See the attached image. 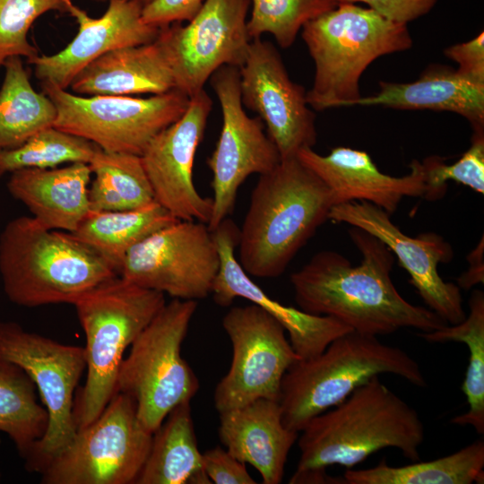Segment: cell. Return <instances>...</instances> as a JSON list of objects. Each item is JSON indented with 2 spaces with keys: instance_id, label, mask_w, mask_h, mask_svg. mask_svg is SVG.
Here are the masks:
<instances>
[{
  "instance_id": "2",
  "label": "cell",
  "mask_w": 484,
  "mask_h": 484,
  "mask_svg": "<svg viewBox=\"0 0 484 484\" xmlns=\"http://www.w3.org/2000/svg\"><path fill=\"white\" fill-rule=\"evenodd\" d=\"M299 460L290 484L344 483L326 468L351 469L370 454L393 447L419 460L425 428L417 411L374 376L340 404L318 414L300 431Z\"/></svg>"
},
{
  "instance_id": "41",
  "label": "cell",
  "mask_w": 484,
  "mask_h": 484,
  "mask_svg": "<svg viewBox=\"0 0 484 484\" xmlns=\"http://www.w3.org/2000/svg\"><path fill=\"white\" fill-rule=\"evenodd\" d=\"M484 243L483 236L477 246L468 255L467 260L470 266L467 272H463L458 279V287L463 290H470L478 283L484 281V262H483Z\"/></svg>"
},
{
  "instance_id": "20",
  "label": "cell",
  "mask_w": 484,
  "mask_h": 484,
  "mask_svg": "<svg viewBox=\"0 0 484 484\" xmlns=\"http://www.w3.org/2000/svg\"><path fill=\"white\" fill-rule=\"evenodd\" d=\"M212 233L220 255V269L211 293L216 304L229 307L236 298H243L257 305L288 332L290 342L301 359L320 354L334 339L352 331L333 317L309 314L270 298L235 257L239 229L232 220L224 219Z\"/></svg>"
},
{
  "instance_id": "14",
  "label": "cell",
  "mask_w": 484,
  "mask_h": 484,
  "mask_svg": "<svg viewBox=\"0 0 484 484\" xmlns=\"http://www.w3.org/2000/svg\"><path fill=\"white\" fill-rule=\"evenodd\" d=\"M250 3L204 0L186 25L160 27L157 39L173 69L176 90L190 98L220 67L243 65L252 40L246 20Z\"/></svg>"
},
{
  "instance_id": "37",
  "label": "cell",
  "mask_w": 484,
  "mask_h": 484,
  "mask_svg": "<svg viewBox=\"0 0 484 484\" xmlns=\"http://www.w3.org/2000/svg\"><path fill=\"white\" fill-rule=\"evenodd\" d=\"M203 469L212 483L255 484L246 463L220 446L202 453Z\"/></svg>"
},
{
  "instance_id": "26",
  "label": "cell",
  "mask_w": 484,
  "mask_h": 484,
  "mask_svg": "<svg viewBox=\"0 0 484 484\" xmlns=\"http://www.w3.org/2000/svg\"><path fill=\"white\" fill-rule=\"evenodd\" d=\"M136 484L212 483L203 469L190 402L176 406L152 435Z\"/></svg>"
},
{
  "instance_id": "21",
  "label": "cell",
  "mask_w": 484,
  "mask_h": 484,
  "mask_svg": "<svg viewBox=\"0 0 484 484\" xmlns=\"http://www.w3.org/2000/svg\"><path fill=\"white\" fill-rule=\"evenodd\" d=\"M297 157L326 186L334 205L366 201L392 215L404 197H423L426 190L418 160L410 164V173L393 177L380 171L367 152L349 147H335L327 155L305 148Z\"/></svg>"
},
{
  "instance_id": "5",
  "label": "cell",
  "mask_w": 484,
  "mask_h": 484,
  "mask_svg": "<svg viewBox=\"0 0 484 484\" xmlns=\"http://www.w3.org/2000/svg\"><path fill=\"white\" fill-rule=\"evenodd\" d=\"M301 30L315 64L306 99L316 111L358 105L362 97L359 80L367 66L379 56L412 45L407 24L351 3L337 4Z\"/></svg>"
},
{
  "instance_id": "27",
  "label": "cell",
  "mask_w": 484,
  "mask_h": 484,
  "mask_svg": "<svg viewBox=\"0 0 484 484\" xmlns=\"http://www.w3.org/2000/svg\"><path fill=\"white\" fill-rule=\"evenodd\" d=\"M178 220L156 201L131 210L91 211L71 234L118 272L136 244Z\"/></svg>"
},
{
  "instance_id": "25",
  "label": "cell",
  "mask_w": 484,
  "mask_h": 484,
  "mask_svg": "<svg viewBox=\"0 0 484 484\" xmlns=\"http://www.w3.org/2000/svg\"><path fill=\"white\" fill-rule=\"evenodd\" d=\"M358 105L454 112L473 131L484 130V82L444 65L426 69L414 82H379V91L361 97Z\"/></svg>"
},
{
  "instance_id": "12",
  "label": "cell",
  "mask_w": 484,
  "mask_h": 484,
  "mask_svg": "<svg viewBox=\"0 0 484 484\" xmlns=\"http://www.w3.org/2000/svg\"><path fill=\"white\" fill-rule=\"evenodd\" d=\"M219 269L220 255L208 225L178 220L132 247L118 276L174 298L197 301L212 293Z\"/></svg>"
},
{
  "instance_id": "42",
  "label": "cell",
  "mask_w": 484,
  "mask_h": 484,
  "mask_svg": "<svg viewBox=\"0 0 484 484\" xmlns=\"http://www.w3.org/2000/svg\"><path fill=\"white\" fill-rule=\"evenodd\" d=\"M91 1H97V2H103V1H107V0H91ZM139 1L143 6L150 4L151 2H152L153 0H137Z\"/></svg>"
},
{
  "instance_id": "4",
  "label": "cell",
  "mask_w": 484,
  "mask_h": 484,
  "mask_svg": "<svg viewBox=\"0 0 484 484\" xmlns=\"http://www.w3.org/2000/svg\"><path fill=\"white\" fill-rule=\"evenodd\" d=\"M0 275L11 302L36 307L73 305L117 273L71 233L20 216L9 220L0 234Z\"/></svg>"
},
{
  "instance_id": "28",
  "label": "cell",
  "mask_w": 484,
  "mask_h": 484,
  "mask_svg": "<svg viewBox=\"0 0 484 484\" xmlns=\"http://www.w3.org/2000/svg\"><path fill=\"white\" fill-rule=\"evenodd\" d=\"M3 67L0 151L17 148L36 133L53 126L57 115L52 100L32 87L22 57H10Z\"/></svg>"
},
{
  "instance_id": "39",
  "label": "cell",
  "mask_w": 484,
  "mask_h": 484,
  "mask_svg": "<svg viewBox=\"0 0 484 484\" xmlns=\"http://www.w3.org/2000/svg\"><path fill=\"white\" fill-rule=\"evenodd\" d=\"M339 3H365L368 8L392 21L408 24L428 13L438 0H331Z\"/></svg>"
},
{
  "instance_id": "16",
  "label": "cell",
  "mask_w": 484,
  "mask_h": 484,
  "mask_svg": "<svg viewBox=\"0 0 484 484\" xmlns=\"http://www.w3.org/2000/svg\"><path fill=\"white\" fill-rule=\"evenodd\" d=\"M328 220L359 228L380 239L410 274V282L430 310L448 324L465 319L460 288L438 273L439 264L454 257L451 245L441 236L428 232L410 237L392 221L391 215L366 201L333 205Z\"/></svg>"
},
{
  "instance_id": "3",
  "label": "cell",
  "mask_w": 484,
  "mask_h": 484,
  "mask_svg": "<svg viewBox=\"0 0 484 484\" xmlns=\"http://www.w3.org/2000/svg\"><path fill=\"white\" fill-rule=\"evenodd\" d=\"M334 205L320 178L298 158L259 175L238 237V263L249 275H281Z\"/></svg>"
},
{
  "instance_id": "15",
  "label": "cell",
  "mask_w": 484,
  "mask_h": 484,
  "mask_svg": "<svg viewBox=\"0 0 484 484\" xmlns=\"http://www.w3.org/2000/svg\"><path fill=\"white\" fill-rule=\"evenodd\" d=\"M221 108L222 127L216 147L207 160L212 173V231L234 210L238 190L252 174H265L281 161L279 151L264 132L262 120L243 109L239 68L223 65L210 77Z\"/></svg>"
},
{
  "instance_id": "11",
  "label": "cell",
  "mask_w": 484,
  "mask_h": 484,
  "mask_svg": "<svg viewBox=\"0 0 484 484\" xmlns=\"http://www.w3.org/2000/svg\"><path fill=\"white\" fill-rule=\"evenodd\" d=\"M0 361L28 374L47 409L46 433L24 458L27 471L40 473L76 434L73 394L86 370L84 348L28 332L16 322L0 321Z\"/></svg>"
},
{
  "instance_id": "35",
  "label": "cell",
  "mask_w": 484,
  "mask_h": 484,
  "mask_svg": "<svg viewBox=\"0 0 484 484\" xmlns=\"http://www.w3.org/2000/svg\"><path fill=\"white\" fill-rule=\"evenodd\" d=\"M51 11L66 13L65 0H0V68L10 57L30 63L39 55L28 33L38 18Z\"/></svg>"
},
{
  "instance_id": "17",
  "label": "cell",
  "mask_w": 484,
  "mask_h": 484,
  "mask_svg": "<svg viewBox=\"0 0 484 484\" xmlns=\"http://www.w3.org/2000/svg\"><path fill=\"white\" fill-rule=\"evenodd\" d=\"M242 104L267 128L281 160L296 157L316 143L315 116L304 88L292 82L276 48L261 38L251 40L239 67Z\"/></svg>"
},
{
  "instance_id": "9",
  "label": "cell",
  "mask_w": 484,
  "mask_h": 484,
  "mask_svg": "<svg viewBox=\"0 0 484 484\" xmlns=\"http://www.w3.org/2000/svg\"><path fill=\"white\" fill-rule=\"evenodd\" d=\"M153 433L129 395L116 392L101 414L41 471L43 484H132L148 457Z\"/></svg>"
},
{
  "instance_id": "31",
  "label": "cell",
  "mask_w": 484,
  "mask_h": 484,
  "mask_svg": "<svg viewBox=\"0 0 484 484\" xmlns=\"http://www.w3.org/2000/svg\"><path fill=\"white\" fill-rule=\"evenodd\" d=\"M470 314L463 321L418 335L428 342L457 341L467 345L469 365L462 385L469 410L452 419V423L471 426L484 433V293L475 290L469 299Z\"/></svg>"
},
{
  "instance_id": "29",
  "label": "cell",
  "mask_w": 484,
  "mask_h": 484,
  "mask_svg": "<svg viewBox=\"0 0 484 484\" xmlns=\"http://www.w3.org/2000/svg\"><path fill=\"white\" fill-rule=\"evenodd\" d=\"M484 442L478 440L461 450L429 462L391 466L385 460L376 466L348 469L345 484H471L484 480Z\"/></svg>"
},
{
  "instance_id": "18",
  "label": "cell",
  "mask_w": 484,
  "mask_h": 484,
  "mask_svg": "<svg viewBox=\"0 0 484 484\" xmlns=\"http://www.w3.org/2000/svg\"><path fill=\"white\" fill-rule=\"evenodd\" d=\"M212 107L204 89L190 97L185 113L156 134L141 155L154 200L177 220L208 224L212 216V199L199 194L193 177Z\"/></svg>"
},
{
  "instance_id": "36",
  "label": "cell",
  "mask_w": 484,
  "mask_h": 484,
  "mask_svg": "<svg viewBox=\"0 0 484 484\" xmlns=\"http://www.w3.org/2000/svg\"><path fill=\"white\" fill-rule=\"evenodd\" d=\"M425 169L426 190L423 197L437 200L446 192V183L455 181L484 194V130L473 131L470 148L451 165L436 156L422 161Z\"/></svg>"
},
{
  "instance_id": "10",
  "label": "cell",
  "mask_w": 484,
  "mask_h": 484,
  "mask_svg": "<svg viewBox=\"0 0 484 484\" xmlns=\"http://www.w3.org/2000/svg\"><path fill=\"white\" fill-rule=\"evenodd\" d=\"M42 92L54 103V127L84 138L108 152L141 156L151 140L186 111L189 97L177 90L135 98L80 96L48 82Z\"/></svg>"
},
{
  "instance_id": "23",
  "label": "cell",
  "mask_w": 484,
  "mask_h": 484,
  "mask_svg": "<svg viewBox=\"0 0 484 484\" xmlns=\"http://www.w3.org/2000/svg\"><path fill=\"white\" fill-rule=\"evenodd\" d=\"M10 174L6 186L11 195L47 229L72 233L91 212L88 192L92 172L87 163L22 169Z\"/></svg>"
},
{
  "instance_id": "32",
  "label": "cell",
  "mask_w": 484,
  "mask_h": 484,
  "mask_svg": "<svg viewBox=\"0 0 484 484\" xmlns=\"http://www.w3.org/2000/svg\"><path fill=\"white\" fill-rule=\"evenodd\" d=\"M48 424L47 409L36 396V385L15 364L0 361V431L13 442L24 459L44 436Z\"/></svg>"
},
{
  "instance_id": "1",
  "label": "cell",
  "mask_w": 484,
  "mask_h": 484,
  "mask_svg": "<svg viewBox=\"0 0 484 484\" xmlns=\"http://www.w3.org/2000/svg\"><path fill=\"white\" fill-rule=\"evenodd\" d=\"M349 235L362 255L359 265L338 252L323 250L290 275L301 310L375 336L402 328L428 333L448 324L428 307L402 297L391 279L394 255L385 244L357 227L351 226Z\"/></svg>"
},
{
  "instance_id": "30",
  "label": "cell",
  "mask_w": 484,
  "mask_h": 484,
  "mask_svg": "<svg viewBox=\"0 0 484 484\" xmlns=\"http://www.w3.org/2000/svg\"><path fill=\"white\" fill-rule=\"evenodd\" d=\"M89 165L94 175L88 192L91 211L131 210L155 201L141 156L99 148Z\"/></svg>"
},
{
  "instance_id": "22",
  "label": "cell",
  "mask_w": 484,
  "mask_h": 484,
  "mask_svg": "<svg viewBox=\"0 0 484 484\" xmlns=\"http://www.w3.org/2000/svg\"><path fill=\"white\" fill-rule=\"evenodd\" d=\"M219 413V436L226 450L256 469L263 483H281L298 432L284 426L279 402L260 398Z\"/></svg>"
},
{
  "instance_id": "24",
  "label": "cell",
  "mask_w": 484,
  "mask_h": 484,
  "mask_svg": "<svg viewBox=\"0 0 484 484\" xmlns=\"http://www.w3.org/2000/svg\"><path fill=\"white\" fill-rule=\"evenodd\" d=\"M80 95L162 94L176 90L173 69L156 39L109 51L86 65L69 86Z\"/></svg>"
},
{
  "instance_id": "7",
  "label": "cell",
  "mask_w": 484,
  "mask_h": 484,
  "mask_svg": "<svg viewBox=\"0 0 484 484\" xmlns=\"http://www.w3.org/2000/svg\"><path fill=\"white\" fill-rule=\"evenodd\" d=\"M163 293L116 275L73 305L84 331L86 381L74 403L77 430L93 422L116 393L124 353L165 306Z\"/></svg>"
},
{
  "instance_id": "13",
  "label": "cell",
  "mask_w": 484,
  "mask_h": 484,
  "mask_svg": "<svg viewBox=\"0 0 484 484\" xmlns=\"http://www.w3.org/2000/svg\"><path fill=\"white\" fill-rule=\"evenodd\" d=\"M222 326L231 341L232 360L214 391L216 410L221 412L260 398L279 401L285 373L301 359L283 326L253 303L230 308Z\"/></svg>"
},
{
  "instance_id": "33",
  "label": "cell",
  "mask_w": 484,
  "mask_h": 484,
  "mask_svg": "<svg viewBox=\"0 0 484 484\" xmlns=\"http://www.w3.org/2000/svg\"><path fill=\"white\" fill-rule=\"evenodd\" d=\"M99 147L54 126L47 127L21 146L0 151V177L22 169H51L63 163L89 164Z\"/></svg>"
},
{
  "instance_id": "34",
  "label": "cell",
  "mask_w": 484,
  "mask_h": 484,
  "mask_svg": "<svg viewBox=\"0 0 484 484\" xmlns=\"http://www.w3.org/2000/svg\"><path fill=\"white\" fill-rule=\"evenodd\" d=\"M252 10L247 21L251 39L272 35L282 48H290L304 24L333 8L331 0H250Z\"/></svg>"
},
{
  "instance_id": "6",
  "label": "cell",
  "mask_w": 484,
  "mask_h": 484,
  "mask_svg": "<svg viewBox=\"0 0 484 484\" xmlns=\"http://www.w3.org/2000/svg\"><path fill=\"white\" fill-rule=\"evenodd\" d=\"M382 374L418 387L427 385L418 362L402 349L355 331L337 337L320 354L299 359L285 373L278 401L284 426L300 432L311 419Z\"/></svg>"
},
{
  "instance_id": "8",
  "label": "cell",
  "mask_w": 484,
  "mask_h": 484,
  "mask_svg": "<svg viewBox=\"0 0 484 484\" xmlns=\"http://www.w3.org/2000/svg\"><path fill=\"white\" fill-rule=\"evenodd\" d=\"M196 308V300L174 298L166 303L121 362L116 392L134 399L139 420L151 433L176 406L191 402L199 390L197 376L181 356Z\"/></svg>"
},
{
  "instance_id": "19",
  "label": "cell",
  "mask_w": 484,
  "mask_h": 484,
  "mask_svg": "<svg viewBox=\"0 0 484 484\" xmlns=\"http://www.w3.org/2000/svg\"><path fill=\"white\" fill-rule=\"evenodd\" d=\"M104 14L93 18L65 0L66 13L78 24V32L61 51L38 55L30 64L40 82H48L66 90L75 76L100 56L122 48L154 41L160 28L143 21V5L137 0H108Z\"/></svg>"
},
{
  "instance_id": "38",
  "label": "cell",
  "mask_w": 484,
  "mask_h": 484,
  "mask_svg": "<svg viewBox=\"0 0 484 484\" xmlns=\"http://www.w3.org/2000/svg\"><path fill=\"white\" fill-rule=\"evenodd\" d=\"M204 0H153L143 8V21L156 27L189 22Z\"/></svg>"
},
{
  "instance_id": "40",
  "label": "cell",
  "mask_w": 484,
  "mask_h": 484,
  "mask_svg": "<svg viewBox=\"0 0 484 484\" xmlns=\"http://www.w3.org/2000/svg\"><path fill=\"white\" fill-rule=\"evenodd\" d=\"M445 56L458 64L460 73L484 82V33L470 41L446 48Z\"/></svg>"
}]
</instances>
